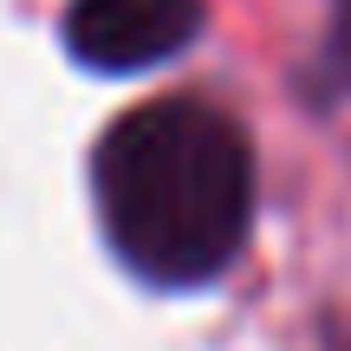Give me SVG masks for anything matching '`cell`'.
Returning a JSON list of instances; mask_svg holds the SVG:
<instances>
[{
	"instance_id": "obj_1",
	"label": "cell",
	"mask_w": 351,
	"mask_h": 351,
	"mask_svg": "<svg viewBox=\"0 0 351 351\" xmlns=\"http://www.w3.org/2000/svg\"><path fill=\"white\" fill-rule=\"evenodd\" d=\"M91 202L111 254L163 293L221 280L254 228V150L202 98H150L98 137Z\"/></svg>"
},
{
	"instance_id": "obj_2",
	"label": "cell",
	"mask_w": 351,
	"mask_h": 351,
	"mask_svg": "<svg viewBox=\"0 0 351 351\" xmlns=\"http://www.w3.org/2000/svg\"><path fill=\"white\" fill-rule=\"evenodd\" d=\"M202 33V0H72L65 7V52L85 72L137 78L189 52Z\"/></svg>"
},
{
	"instance_id": "obj_3",
	"label": "cell",
	"mask_w": 351,
	"mask_h": 351,
	"mask_svg": "<svg viewBox=\"0 0 351 351\" xmlns=\"http://www.w3.org/2000/svg\"><path fill=\"white\" fill-rule=\"evenodd\" d=\"M332 13H339V59L351 65V0H332Z\"/></svg>"
}]
</instances>
